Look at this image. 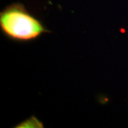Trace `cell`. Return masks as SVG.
<instances>
[{
    "label": "cell",
    "instance_id": "6da1fadb",
    "mask_svg": "<svg viewBox=\"0 0 128 128\" xmlns=\"http://www.w3.org/2000/svg\"><path fill=\"white\" fill-rule=\"evenodd\" d=\"M0 26L9 38L18 41H29L48 32L42 24L22 4H14L0 14Z\"/></svg>",
    "mask_w": 128,
    "mask_h": 128
},
{
    "label": "cell",
    "instance_id": "7a4b0ae2",
    "mask_svg": "<svg viewBox=\"0 0 128 128\" xmlns=\"http://www.w3.org/2000/svg\"><path fill=\"white\" fill-rule=\"evenodd\" d=\"M42 127H43L42 123L34 117H32L31 118L24 121L22 123L19 124V126H18V128H42Z\"/></svg>",
    "mask_w": 128,
    "mask_h": 128
}]
</instances>
